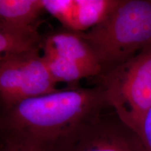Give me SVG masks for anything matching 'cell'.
<instances>
[{"label": "cell", "instance_id": "1", "mask_svg": "<svg viewBox=\"0 0 151 151\" xmlns=\"http://www.w3.org/2000/svg\"><path fill=\"white\" fill-rule=\"evenodd\" d=\"M111 109L99 84L73 86L24 100L5 110L0 127L6 138L52 151L83 123Z\"/></svg>", "mask_w": 151, "mask_h": 151}, {"label": "cell", "instance_id": "2", "mask_svg": "<svg viewBox=\"0 0 151 151\" xmlns=\"http://www.w3.org/2000/svg\"><path fill=\"white\" fill-rule=\"evenodd\" d=\"M81 33L101 74L107 72L151 45V0H120L102 22Z\"/></svg>", "mask_w": 151, "mask_h": 151}, {"label": "cell", "instance_id": "3", "mask_svg": "<svg viewBox=\"0 0 151 151\" xmlns=\"http://www.w3.org/2000/svg\"><path fill=\"white\" fill-rule=\"evenodd\" d=\"M97 78L110 109L137 133L151 107V45Z\"/></svg>", "mask_w": 151, "mask_h": 151}, {"label": "cell", "instance_id": "4", "mask_svg": "<svg viewBox=\"0 0 151 151\" xmlns=\"http://www.w3.org/2000/svg\"><path fill=\"white\" fill-rule=\"evenodd\" d=\"M41 49L16 52L0 60V99L5 110L24 100L58 90Z\"/></svg>", "mask_w": 151, "mask_h": 151}, {"label": "cell", "instance_id": "5", "mask_svg": "<svg viewBox=\"0 0 151 151\" xmlns=\"http://www.w3.org/2000/svg\"><path fill=\"white\" fill-rule=\"evenodd\" d=\"M52 151H146L140 137L113 110L83 123Z\"/></svg>", "mask_w": 151, "mask_h": 151}, {"label": "cell", "instance_id": "6", "mask_svg": "<svg viewBox=\"0 0 151 151\" xmlns=\"http://www.w3.org/2000/svg\"><path fill=\"white\" fill-rule=\"evenodd\" d=\"M41 49L79 64L90 71L93 77L101 75L97 60L81 32L65 28L55 31L43 38Z\"/></svg>", "mask_w": 151, "mask_h": 151}, {"label": "cell", "instance_id": "7", "mask_svg": "<svg viewBox=\"0 0 151 151\" xmlns=\"http://www.w3.org/2000/svg\"><path fill=\"white\" fill-rule=\"evenodd\" d=\"M44 11L42 0H0V23L25 28L37 25Z\"/></svg>", "mask_w": 151, "mask_h": 151}, {"label": "cell", "instance_id": "8", "mask_svg": "<svg viewBox=\"0 0 151 151\" xmlns=\"http://www.w3.org/2000/svg\"><path fill=\"white\" fill-rule=\"evenodd\" d=\"M73 31L86 32L102 22L120 0H73Z\"/></svg>", "mask_w": 151, "mask_h": 151}, {"label": "cell", "instance_id": "9", "mask_svg": "<svg viewBox=\"0 0 151 151\" xmlns=\"http://www.w3.org/2000/svg\"><path fill=\"white\" fill-rule=\"evenodd\" d=\"M43 38L37 25L20 28L0 23V60L16 52L41 48Z\"/></svg>", "mask_w": 151, "mask_h": 151}, {"label": "cell", "instance_id": "10", "mask_svg": "<svg viewBox=\"0 0 151 151\" xmlns=\"http://www.w3.org/2000/svg\"><path fill=\"white\" fill-rule=\"evenodd\" d=\"M41 50L49 73L57 84L65 83L76 86L82 79L93 77L90 71L79 64L58 55L50 50L45 49Z\"/></svg>", "mask_w": 151, "mask_h": 151}, {"label": "cell", "instance_id": "11", "mask_svg": "<svg viewBox=\"0 0 151 151\" xmlns=\"http://www.w3.org/2000/svg\"><path fill=\"white\" fill-rule=\"evenodd\" d=\"M44 11L58 20L63 28L73 30V0H42Z\"/></svg>", "mask_w": 151, "mask_h": 151}, {"label": "cell", "instance_id": "12", "mask_svg": "<svg viewBox=\"0 0 151 151\" xmlns=\"http://www.w3.org/2000/svg\"><path fill=\"white\" fill-rule=\"evenodd\" d=\"M137 134L146 151H151V107L141 120Z\"/></svg>", "mask_w": 151, "mask_h": 151}, {"label": "cell", "instance_id": "13", "mask_svg": "<svg viewBox=\"0 0 151 151\" xmlns=\"http://www.w3.org/2000/svg\"><path fill=\"white\" fill-rule=\"evenodd\" d=\"M0 151H43L41 148L24 141L6 138Z\"/></svg>", "mask_w": 151, "mask_h": 151}]
</instances>
